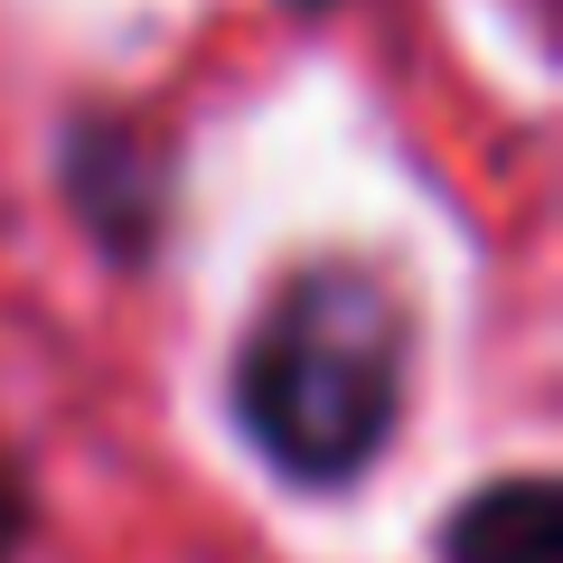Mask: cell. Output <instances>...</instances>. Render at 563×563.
<instances>
[{
  "label": "cell",
  "instance_id": "cell-1",
  "mask_svg": "<svg viewBox=\"0 0 563 563\" xmlns=\"http://www.w3.org/2000/svg\"><path fill=\"white\" fill-rule=\"evenodd\" d=\"M413 320L366 263H310L273 291L235 366V413L254 451L301 488H347L404 413Z\"/></svg>",
  "mask_w": 563,
  "mask_h": 563
},
{
  "label": "cell",
  "instance_id": "cell-2",
  "mask_svg": "<svg viewBox=\"0 0 563 563\" xmlns=\"http://www.w3.org/2000/svg\"><path fill=\"white\" fill-rule=\"evenodd\" d=\"M451 563H563V498L554 479H498L451 517Z\"/></svg>",
  "mask_w": 563,
  "mask_h": 563
},
{
  "label": "cell",
  "instance_id": "cell-3",
  "mask_svg": "<svg viewBox=\"0 0 563 563\" xmlns=\"http://www.w3.org/2000/svg\"><path fill=\"white\" fill-rule=\"evenodd\" d=\"M20 526H29V498H20V470L0 461V554L20 544Z\"/></svg>",
  "mask_w": 563,
  "mask_h": 563
}]
</instances>
